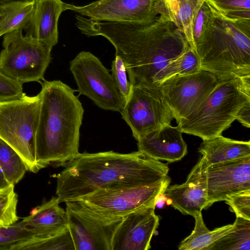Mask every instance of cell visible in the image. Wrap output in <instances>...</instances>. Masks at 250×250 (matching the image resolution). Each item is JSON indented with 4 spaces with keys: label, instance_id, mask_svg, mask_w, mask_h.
Instances as JSON below:
<instances>
[{
    "label": "cell",
    "instance_id": "obj_1",
    "mask_svg": "<svg viewBox=\"0 0 250 250\" xmlns=\"http://www.w3.org/2000/svg\"><path fill=\"white\" fill-rule=\"evenodd\" d=\"M76 25L88 36H102L123 60L131 86H160L166 67L190 46L167 14L144 23L94 21L77 15Z\"/></svg>",
    "mask_w": 250,
    "mask_h": 250
},
{
    "label": "cell",
    "instance_id": "obj_2",
    "mask_svg": "<svg viewBox=\"0 0 250 250\" xmlns=\"http://www.w3.org/2000/svg\"><path fill=\"white\" fill-rule=\"evenodd\" d=\"M56 176L60 202L77 199L99 189L149 185L168 176L167 164L139 151L79 153Z\"/></svg>",
    "mask_w": 250,
    "mask_h": 250
},
{
    "label": "cell",
    "instance_id": "obj_3",
    "mask_svg": "<svg viewBox=\"0 0 250 250\" xmlns=\"http://www.w3.org/2000/svg\"><path fill=\"white\" fill-rule=\"evenodd\" d=\"M40 99L35 136L39 169L64 166L79 154L84 109L76 90L59 80L40 83Z\"/></svg>",
    "mask_w": 250,
    "mask_h": 250
},
{
    "label": "cell",
    "instance_id": "obj_4",
    "mask_svg": "<svg viewBox=\"0 0 250 250\" xmlns=\"http://www.w3.org/2000/svg\"><path fill=\"white\" fill-rule=\"evenodd\" d=\"M212 12L208 31L195 48L200 69L219 82L250 76V20L229 21Z\"/></svg>",
    "mask_w": 250,
    "mask_h": 250
},
{
    "label": "cell",
    "instance_id": "obj_5",
    "mask_svg": "<svg viewBox=\"0 0 250 250\" xmlns=\"http://www.w3.org/2000/svg\"><path fill=\"white\" fill-rule=\"evenodd\" d=\"M248 102H250V76L219 81L201 104L180 120L177 126L182 133L199 137L203 140L220 136Z\"/></svg>",
    "mask_w": 250,
    "mask_h": 250
},
{
    "label": "cell",
    "instance_id": "obj_6",
    "mask_svg": "<svg viewBox=\"0 0 250 250\" xmlns=\"http://www.w3.org/2000/svg\"><path fill=\"white\" fill-rule=\"evenodd\" d=\"M39 94L24 93L17 99L0 102V138L20 155L27 171L40 169L36 159L35 136L40 107Z\"/></svg>",
    "mask_w": 250,
    "mask_h": 250
},
{
    "label": "cell",
    "instance_id": "obj_7",
    "mask_svg": "<svg viewBox=\"0 0 250 250\" xmlns=\"http://www.w3.org/2000/svg\"><path fill=\"white\" fill-rule=\"evenodd\" d=\"M0 71L22 84L44 80L52 49L23 35L19 29L3 35Z\"/></svg>",
    "mask_w": 250,
    "mask_h": 250
},
{
    "label": "cell",
    "instance_id": "obj_8",
    "mask_svg": "<svg viewBox=\"0 0 250 250\" xmlns=\"http://www.w3.org/2000/svg\"><path fill=\"white\" fill-rule=\"evenodd\" d=\"M68 228L75 250H111L114 232L123 217L107 215L80 199L68 200Z\"/></svg>",
    "mask_w": 250,
    "mask_h": 250
},
{
    "label": "cell",
    "instance_id": "obj_9",
    "mask_svg": "<svg viewBox=\"0 0 250 250\" xmlns=\"http://www.w3.org/2000/svg\"><path fill=\"white\" fill-rule=\"evenodd\" d=\"M69 69L79 95L86 96L103 109L122 111L126 99L98 58L90 52L81 51L71 61Z\"/></svg>",
    "mask_w": 250,
    "mask_h": 250
},
{
    "label": "cell",
    "instance_id": "obj_10",
    "mask_svg": "<svg viewBox=\"0 0 250 250\" xmlns=\"http://www.w3.org/2000/svg\"><path fill=\"white\" fill-rule=\"evenodd\" d=\"M120 113L136 140L150 131L170 124L174 118L160 86H131Z\"/></svg>",
    "mask_w": 250,
    "mask_h": 250
},
{
    "label": "cell",
    "instance_id": "obj_11",
    "mask_svg": "<svg viewBox=\"0 0 250 250\" xmlns=\"http://www.w3.org/2000/svg\"><path fill=\"white\" fill-rule=\"evenodd\" d=\"M170 181L167 176L161 181L147 186L99 189L77 199L107 215L124 217L141 208H155Z\"/></svg>",
    "mask_w": 250,
    "mask_h": 250
},
{
    "label": "cell",
    "instance_id": "obj_12",
    "mask_svg": "<svg viewBox=\"0 0 250 250\" xmlns=\"http://www.w3.org/2000/svg\"><path fill=\"white\" fill-rule=\"evenodd\" d=\"M64 6L65 10L98 21L144 23L168 15L162 0H99L83 6Z\"/></svg>",
    "mask_w": 250,
    "mask_h": 250
},
{
    "label": "cell",
    "instance_id": "obj_13",
    "mask_svg": "<svg viewBox=\"0 0 250 250\" xmlns=\"http://www.w3.org/2000/svg\"><path fill=\"white\" fill-rule=\"evenodd\" d=\"M218 83L213 74L200 69L192 74L172 77L160 86L178 124L201 104Z\"/></svg>",
    "mask_w": 250,
    "mask_h": 250
},
{
    "label": "cell",
    "instance_id": "obj_14",
    "mask_svg": "<svg viewBox=\"0 0 250 250\" xmlns=\"http://www.w3.org/2000/svg\"><path fill=\"white\" fill-rule=\"evenodd\" d=\"M209 207L217 202L250 190V155L211 165L206 168Z\"/></svg>",
    "mask_w": 250,
    "mask_h": 250
},
{
    "label": "cell",
    "instance_id": "obj_15",
    "mask_svg": "<svg viewBox=\"0 0 250 250\" xmlns=\"http://www.w3.org/2000/svg\"><path fill=\"white\" fill-rule=\"evenodd\" d=\"M149 207L135 210L123 217L115 230L111 250H148L159 225V218Z\"/></svg>",
    "mask_w": 250,
    "mask_h": 250
},
{
    "label": "cell",
    "instance_id": "obj_16",
    "mask_svg": "<svg viewBox=\"0 0 250 250\" xmlns=\"http://www.w3.org/2000/svg\"><path fill=\"white\" fill-rule=\"evenodd\" d=\"M206 167L202 157L192 168L186 182L168 186L163 195L184 215L193 216L209 207L206 181Z\"/></svg>",
    "mask_w": 250,
    "mask_h": 250
},
{
    "label": "cell",
    "instance_id": "obj_17",
    "mask_svg": "<svg viewBox=\"0 0 250 250\" xmlns=\"http://www.w3.org/2000/svg\"><path fill=\"white\" fill-rule=\"evenodd\" d=\"M182 133L177 126L163 125L139 138L138 151L158 160L178 161L188 153Z\"/></svg>",
    "mask_w": 250,
    "mask_h": 250
},
{
    "label": "cell",
    "instance_id": "obj_18",
    "mask_svg": "<svg viewBox=\"0 0 250 250\" xmlns=\"http://www.w3.org/2000/svg\"><path fill=\"white\" fill-rule=\"evenodd\" d=\"M64 5L61 0H34L33 15L23 30L25 35L52 48L58 42V21Z\"/></svg>",
    "mask_w": 250,
    "mask_h": 250
},
{
    "label": "cell",
    "instance_id": "obj_19",
    "mask_svg": "<svg viewBox=\"0 0 250 250\" xmlns=\"http://www.w3.org/2000/svg\"><path fill=\"white\" fill-rule=\"evenodd\" d=\"M60 203L57 197H52L34 208L30 215L21 221L24 229L40 238L50 236L64 230L68 227L67 214Z\"/></svg>",
    "mask_w": 250,
    "mask_h": 250
},
{
    "label": "cell",
    "instance_id": "obj_20",
    "mask_svg": "<svg viewBox=\"0 0 250 250\" xmlns=\"http://www.w3.org/2000/svg\"><path fill=\"white\" fill-rule=\"evenodd\" d=\"M206 167L250 155V142L234 140L220 135L203 140L198 148Z\"/></svg>",
    "mask_w": 250,
    "mask_h": 250
},
{
    "label": "cell",
    "instance_id": "obj_21",
    "mask_svg": "<svg viewBox=\"0 0 250 250\" xmlns=\"http://www.w3.org/2000/svg\"><path fill=\"white\" fill-rule=\"evenodd\" d=\"M168 16L186 38L189 46L195 50L193 25L204 0H162Z\"/></svg>",
    "mask_w": 250,
    "mask_h": 250
},
{
    "label": "cell",
    "instance_id": "obj_22",
    "mask_svg": "<svg viewBox=\"0 0 250 250\" xmlns=\"http://www.w3.org/2000/svg\"><path fill=\"white\" fill-rule=\"evenodd\" d=\"M34 0H13L0 4V37L26 27L33 15Z\"/></svg>",
    "mask_w": 250,
    "mask_h": 250
},
{
    "label": "cell",
    "instance_id": "obj_23",
    "mask_svg": "<svg viewBox=\"0 0 250 250\" xmlns=\"http://www.w3.org/2000/svg\"><path fill=\"white\" fill-rule=\"evenodd\" d=\"M194 228L191 234L181 241L179 250H208L210 247L222 237L229 232L234 224H229L212 230L206 227L201 212L196 213Z\"/></svg>",
    "mask_w": 250,
    "mask_h": 250
},
{
    "label": "cell",
    "instance_id": "obj_24",
    "mask_svg": "<svg viewBox=\"0 0 250 250\" xmlns=\"http://www.w3.org/2000/svg\"><path fill=\"white\" fill-rule=\"evenodd\" d=\"M234 228L214 242L208 250H250V220L237 217Z\"/></svg>",
    "mask_w": 250,
    "mask_h": 250
},
{
    "label": "cell",
    "instance_id": "obj_25",
    "mask_svg": "<svg viewBox=\"0 0 250 250\" xmlns=\"http://www.w3.org/2000/svg\"><path fill=\"white\" fill-rule=\"evenodd\" d=\"M75 250L68 227L60 232L44 238L33 236L16 244L12 250Z\"/></svg>",
    "mask_w": 250,
    "mask_h": 250
},
{
    "label": "cell",
    "instance_id": "obj_26",
    "mask_svg": "<svg viewBox=\"0 0 250 250\" xmlns=\"http://www.w3.org/2000/svg\"><path fill=\"white\" fill-rule=\"evenodd\" d=\"M0 168L7 182L14 185L22 179L27 171L20 155L0 138Z\"/></svg>",
    "mask_w": 250,
    "mask_h": 250
},
{
    "label": "cell",
    "instance_id": "obj_27",
    "mask_svg": "<svg viewBox=\"0 0 250 250\" xmlns=\"http://www.w3.org/2000/svg\"><path fill=\"white\" fill-rule=\"evenodd\" d=\"M200 61L195 50L189 47L178 58L171 62L164 70L160 81L162 83L174 76L186 75L200 70Z\"/></svg>",
    "mask_w": 250,
    "mask_h": 250
},
{
    "label": "cell",
    "instance_id": "obj_28",
    "mask_svg": "<svg viewBox=\"0 0 250 250\" xmlns=\"http://www.w3.org/2000/svg\"><path fill=\"white\" fill-rule=\"evenodd\" d=\"M14 186H9L0 189V226H9L17 223L18 196Z\"/></svg>",
    "mask_w": 250,
    "mask_h": 250
},
{
    "label": "cell",
    "instance_id": "obj_29",
    "mask_svg": "<svg viewBox=\"0 0 250 250\" xmlns=\"http://www.w3.org/2000/svg\"><path fill=\"white\" fill-rule=\"evenodd\" d=\"M33 236L21 221L9 226H0V250H12L17 243Z\"/></svg>",
    "mask_w": 250,
    "mask_h": 250
},
{
    "label": "cell",
    "instance_id": "obj_30",
    "mask_svg": "<svg viewBox=\"0 0 250 250\" xmlns=\"http://www.w3.org/2000/svg\"><path fill=\"white\" fill-rule=\"evenodd\" d=\"M212 11L206 0H204L201 4L194 20L192 36L195 48L196 45L201 41L213 20Z\"/></svg>",
    "mask_w": 250,
    "mask_h": 250
},
{
    "label": "cell",
    "instance_id": "obj_31",
    "mask_svg": "<svg viewBox=\"0 0 250 250\" xmlns=\"http://www.w3.org/2000/svg\"><path fill=\"white\" fill-rule=\"evenodd\" d=\"M112 76L120 92L125 97L128 98L131 89V85L127 78V72L122 59L115 55L111 65Z\"/></svg>",
    "mask_w": 250,
    "mask_h": 250
},
{
    "label": "cell",
    "instance_id": "obj_32",
    "mask_svg": "<svg viewBox=\"0 0 250 250\" xmlns=\"http://www.w3.org/2000/svg\"><path fill=\"white\" fill-rule=\"evenodd\" d=\"M225 201L236 217L250 220V190L231 196Z\"/></svg>",
    "mask_w": 250,
    "mask_h": 250
},
{
    "label": "cell",
    "instance_id": "obj_33",
    "mask_svg": "<svg viewBox=\"0 0 250 250\" xmlns=\"http://www.w3.org/2000/svg\"><path fill=\"white\" fill-rule=\"evenodd\" d=\"M23 94L22 83L0 71V102L16 99Z\"/></svg>",
    "mask_w": 250,
    "mask_h": 250
},
{
    "label": "cell",
    "instance_id": "obj_34",
    "mask_svg": "<svg viewBox=\"0 0 250 250\" xmlns=\"http://www.w3.org/2000/svg\"><path fill=\"white\" fill-rule=\"evenodd\" d=\"M214 8L221 10H250V0H206Z\"/></svg>",
    "mask_w": 250,
    "mask_h": 250
},
{
    "label": "cell",
    "instance_id": "obj_35",
    "mask_svg": "<svg viewBox=\"0 0 250 250\" xmlns=\"http://www.w3.org/2000/svg\"><path fill=\"white\" fill-rule=\"evenodd\" d=\"M209 5L214 13L228 20L234 21L241 20H250V10L233 9L221 10L214 8L209 4Z\"/></svg>",
    "mask_w": 250,
    "mask_h": 250
},
{
    "label": "cell",
    "instance_id": "obj_36",
    "mask_svg": "<svg viewBox=\"0 0 250 250\" xmlns=\"http://www.w3.org/2000/svg\"><path fill=\"white\" fill-rule=\"evenodd\" d=\"M235 120L239 121L245 127H250V102L246 104L238 111Z\"/></svg>",
    "mask_w": 250,
    "mask_h": 250
},
{
    "label": "cell",
    "instance_id": "obj_37",
    "mask_svg": "<svg viewBox=\"0 0 250 250\" xmlns=\"http://www.w3.org/2000/svg\"><path fill=\"white\" fill-rule=\"evenodd\" d=\"M10 185L6 180L2 171L0 168V189L5 188Z\"/></svg>",
    "mask_w": 250,
    "mask_h": 250
},
{
    "label": "cell",
    "instance_id": "obj_38",
    "mask_svg": "<svg viewBox=\"0 0 250 250\" xmlns=\"http://www.w3.org/2000/svg\"><path fill=\"white\" fill-rule=\"evenodd\" d=\"M11 0H0V4H1L2 3H4L6 1H11Z\"/></svg>",
    "mask_w": 250,
    "mask_h": 250
}]
</instances>
